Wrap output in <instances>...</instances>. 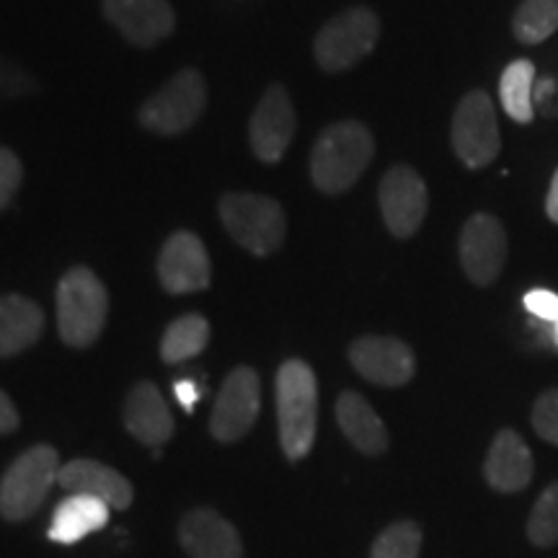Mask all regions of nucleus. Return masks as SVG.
<instances>
[{
	"instance_id": "f257e3e1",
	"label": "nucleus",
	"mask_w": 558,
	"mask_h": 558,
	"mask_svg": "<svg viewBox=\"0 0 558 558\" xmlns=\"http://www.w3.org/2000/svg\"><path fill=\"white\" fill-rule=\"evenodd\" d=\"M375 156V140L360 122H339L320 132L311 153V179L324 194H341L357 184Z\"/></svg>"
},
{
	"instance_id": "f03ea898",
	"label": "nucleus",
	"mask_w": 558,
	"mask_h": 558,
	"mask_svg": "<svg viewBox=\"0 0 558 558\" xmlns=\"http://www.w3.org/2000/svg\"><path fill=\"white\" fill-rule=\"evenodd\" d=\"M277 418L288 458L308 456L318 427V383L308 362L288 360L277 369Z\"/></svg>"
},
{
	"instance_id": "7ed1b4c3",
	"label": "nucleus",
	"mask_w": 558,
	"mask_h": 558,
	"mask_svg": "<svg viewBox=\"0 0 558 558\" xmlns=\"http://www.w3.org/2000/svg\"><path fill=\"white\" fill-rule=\"evenodd\" d=\"M109 295L88 267L70 269L58 284V329L68 347L86 349L101 337Z\"/></svg>"
},
{
	"instance_id": "20e7f679",
	"label": "nucleus",
	"mask_w": 558,
	"mask_h": 558,
	"mask_svg": "<svg viewBox=\"0 0 558 558\" xmlns=\"http://www.w3.org/2000/svg\"><path fill=\"white\" fill-rule=\"evenodd\" d=\"M222 226L235 243L256 256H269L282 246L288 233L284 209L277 199L264 194L230 192L220 199Z\"/></svg>"
},
{
	"instance_id": "39448f33",
	"label": "nucleus",
	"mask_w": 558,
	"mask_h": 558,
	"mask_svg": "<svg viewBox=\"0 0 558 558\" xmlns=\"http://www.w3.org/2000/svg\"><path fill=\"white\" fill-rule=\"evenodd\" d=\"M60 456L50 445H34L13 460L0 481V514L9 522L32 518L60 473Z\"/></svg>"
},
{
	"instance_id": "423d86ee",
	"label": "nucleus",
	"mask_w": 558,
	"mask_h": 558,
	"mask_svg": "<svg viewBox=\"0 0 558 558\" xmlns=\"http://www.w3.org/2000/svg\"><path fill=\"white\" fill-rule=\"evenodd\" d=\"M378 39L380 19L375 16V11L357 5V9L341 11L318 32L313 52L326 73H341L365 60L375 50Z\"/></svg>"
},
{
	"instance_id": "0eeeda50",
	"label": "nucleus",
	"mask_w": 558,
	"mask_h": 558,
	"mask_svg": "<svg viewBox=\"0 0 558 558\" xmlns=\"http://www.w3.org/2000/svg\"><path fill=\"white\" fill-rule=\"evenodd\" d=\"M207 86L197 70H181L140 109V122L156 135H181L205 111Z\"/></svg>"
},
{
	"instance_id": "6e6552de",
	"label": "nucleus",
	"mask_w": 558,
	"mask_h": 558,
	"mask_svg": "<svg viewBox=\"0 0 558 558\" xmlns=\"http://www.w3.org/2000/svg\"><path fill=\"white\" fill-rule=\"evenodd\" d=\"M450 135L456 156L469 169H484L499 156V122L492 96L486 90H471L460 99L456 114H452Z\"/></svg>"
},
{
	"instance_id": "1a4fd4ad",
	"label": "nucleus",
	"mask_w": 558,
	"mask_h": 558,
	"mask_svg": "<svg viewBox=\"0 0 558 558\" xmlns=\"http://www.w3.org/2000/svg\"><path fill=\"white\" fill-rule=\"evenodd\" d=\"M460 267L478 288L497 282L507 262V233L494 215L478 213L465 220L458 241Z\"/></svg>"
},
{
	"instance_id": "9d476101",
	"label": "nucleus",
	"mask_w": 558,
	"mask_h": 558,
	"mask_svg": "<svg viewBox=\"0 0 558 558\" xmlns=\"http://www.w3.org/2000/svg\"><path fill=\"white\" fill-rule=\"evenodd\" d=\"M259 407V375L251 367H235L222 383L218 401H215L209 432L220 442H235L254 427Z\"/></svg>"
},
{
	"instance_id": "9b49d317",
	"label": "nucleus",
	"mask_w": 558,
	"mask_h": 558,
	"mask_svg": "<svg viewBox=\"0 0 558 558\" xmlns=\"http://www.w3.org/2000/svg\"><path fill=\"white\" fill-rule=\"evenodd\" d=\"M378 199L386 228L396 239H411L427 218V184L409 166H393L383 177Z\"/></svg>"
},
{
	"instance_id": "f8f14e48",
	"label": "nucleus",
	"mask_w": 558,
	"mask_h": 558,
	"mask_svg": "<svg viewBox=\"0 0 558 558\" xmlns=\"http://www.w3.org/2000/svg\"><path fill=\"white\" fill-rule=\"evenodd\" d=\"M349 362L362 378L386 388L407 386L416 373L414 352L396 337H360L349 347Z\"/></svg>"
},
{
	"instance_id": "ddd939ff",
	"label": "nucleus",
	"mask_w": 558,
	"mask_h": 558,
	"mask_svg": "<svg viewBox=\"0 0 558 558\" xmlns=\"http://www.w3.org/2000/svg\"><path fill=\"white\" fill-rule=\"evenodd\" d=\"M295 135V107L284 86H269L251 117V148L264 163H277Z\"/></svg>"
},
{
	"instance_id": "4468645a",
	"label": "nucleus",
	"mask_w": 558,
	"mask_h": 558,
	"mask_svg": "<svg viewBox=\"0 0 558 558\" xmlns=\"http://www.w3.org/2000/svg\"><path fill=\"white\" fill-rule=\"evenodd\" d=\"M160 284L173 295L199 292L209 284V256L192 230H179L166 241L158 256Z\"/></svg>"
},
{
	"instance_id": "2eb2a0df",
	"label": "nucleus",
	"mask_w": 558,
	"mask_h": 558,
	"mask_svg": "<svg viewBox=\"0 0 558 558\" xmlns=\"http://www.w3.org/2000/svg\"><path fill=\"white\" fill-rule=\"evenodd\" d=\"M104 13L137 47L158 45L177 24L169 0H104Z\"/></svg>"
},
{
	"instance_id": "dca6fc26",
	"label": "nucleus",
	"mask_w": 558,
	"mask_h": 558,
	"mask_svg": "<svg viewBox=\"0 0 558 558\" xmlns=\"http://www.w3.org/2000/svg\"><path fill=\"white\" fill-rule=\"evenodd\" d=\"M179 541L192 558H243L241 535L215 509H192L179 525Z\"/></svg>"
},
{
	"instance_id": "f3484780",
	"label": "nucleus",
	"mask_w": 558,
	"mask_h": 558,
	"mask_svg": "<svg viewBox=\"0 0 558 558\" xmlns=\"http://www.w3.org/2000/svg\"><path fill=\"white\" fill-rule=\"evenodd\" d=\"M58 484L70 494L99 499L109 509H128L135 497L130 481L99 460H70L60 469Z\"/></svg>"
},
{
	"instance_id": "a211bd4d",
	"label": "nucleus",
	"mask_w": 558,
	"mask_h": 558,
	"mask_svg": "<svg viewBox=\"0 0 558 558\" xmlns=\"http://www.w3.org/2000/svg\"><path fill=\"white\" fill-rule=\"evenodd\" d=\"M533 452L514 429H501L494 437L484 463V478L501 494L522 492L533 481Z\"/></svg>"
},
{
	"instance_id": "6ab92c4d",
	"label": "nucleus",
	"mask_w": 558,
	"mask_h": 558,
	"mask_svg": "<svg viewBox=\"0 0 558 558\" xmlns=\"http://www.w3.org/2000/svg\"><path fill=\"white\" fill-rule=\"evenodd\" d=\"M124 424L135 439L148 448H160L173 435V416L153 383H137L124 401Z\"/></svg>"
},
{
	"instance_id": "aec40b11",
	"label": "nucleus",
	"mask_w": 558,
	"mask_h": 558,
	"mask_svg": "<svg viewBox=\"0 0 558 558\" xmlns=\"http://www.w3.org/2000/svg\"><path fill=\"white\" fill-rule=\"evenodd\" d=\"M337 422L349 442L365 456H380L388 448V429L369 403L354 390H344L337 399Z\"/></svg>"
},
{
	"instance_id": "412c9836",
	"label": "nucleus",
	"mask_w": 558,
	"mask_h": 558,
	"mask_svg": "<svg viewBox=\"0 0 558 558\" xmlns=\"http://www.w3.org/2000/svg\"><path fill=\"white\" fill-rule=\"evenodd\" d=\"M45 331V313L24 295H0V357L24 352Z\"/></svg>"
},
{
	"instance_id": "4be33fe9",
	"label": "nucleus",
	"mask_w": 558,
	"mask_h": 558,
	"mask_svg": "<svg viewBox=\"0 0 558 558\" xmlns=\"http://www.w3.org/2000/svg\"><path fill=\"white\" fill-rule=\"evenodd\" d=\"M109 507L94 497H81V494H70L62 499L50 525V538L62 546H73L107 525Z\"/></svg>"
},
{
	"instance_id": "5701e85b",
	"label": "nucleus",
	"mask_w": 558,
	"mask_h": 558,
	"mask_svg": "<svg viewBox=\"0 0 558 558\" xmlns=\"http://www.w3.org/2000/svg\"><path fill=\"white\" fill-rule=\"evenodd\" d=\"M533 83H535V65L530 60L509 62L499 83V101L501 109L507 111L509 120L530 124L535 117L533 107Z\"/></svg>"
},
{
	"instance_id": "b1692460",
	"label": "nucleus",
	"mask_w": 558,
	"mask_h": 558,
	"mask_svg": "<svg viewBox=\"0 0 558 558\" xmlns=\"http://www.w3.org/2000/svg\"><path fill=\"white\" fill-rule=\"evenodd\" d=\"M209 341V324L199 313H186L173 320L160 341V357L169 365H179L205 352Z\"/></svg>"
},
{
	"instance_id": "393cba45",
	"label": "nucleus",
	"mask_w": 558,
	"mask_h": 558,
	"mask_svg": "<svg viewBox=\"0 0 558 558\" xmlns=\"http://www.w3.org/2000/svg\"><path fill=\"white\" fill-rule=\"evenodd\" d=\"M514 39L541 45L558 32V0H522L512 19Z\"/></svg>"
},
{
	"instance_id": "a878e982",
	"label": "nucleus",
	"mask_w": 558,
	"mask_h": 558,
	"mask_svg": "<svg viewBox=\"0 0 558 558\" xmlns=\"http://www.w3.org/2000/svg\"><path fill=\"white\" fill-rule=\"evenodd\" d=\"M527 541L538 548L558 543V481L543 488L527 520Z\"/></svg>"
},
{
	"instance_id": "bb28decb",
	"label": "nucleus",
	"mask_w": 558,
	"mask_h": 558,
	"mask_svg": "<svg viewBox=\"0 0 558 558\" xmlns=\"http://www.w3.org/2000/svg\"><path fill=\"white\" fill-rule=\"evenodd\" d=\"M418 550H422V527L403 520L383 530L373 543L369 558H418Z\"/></svg>"
},
{
	"instance_id": "cd10ccee",
	"label": "nucleus",
	"mask_w": 558,
	"mask_h": 558,
	"mask_svg": "<svg viewBox=\"0 0 558 558\" xmlns=\"http://www.w3.org/2000/svg\"><path fill=\"white\" fill-rule=\"evenodd\" d=\"M533 427L538 435L550 445H558V388L546 390L533 407V416H530Z\"/></svg>"
},
{
	"instance_id": "c85d7f7f",
	"label": "nucleus",
	"mask_w": 558,
	"mask_h": 558,
	"mask_svg": "<svg viewBox=\"0 0 558 558\" xmlns=\"http://www.w3.org/2000/svg\"><path fill=\"white\" fill-rule=\"evenodd\" d=\"M24 169H21V160L13 150L0 148V209L9 207V202L16 194Z\"/></svg>"
},
{
	"instance_id": "c756f323",
	"label": "nucleus",
	"mask_w": 558,
	"mask_h": 558,
	"mask_svg": "<svg viewBox=\"0 0 558 558\" xmlns=\"http://www.w3.org/2000/svg\"><path fill=\"white\" fill-rule=\"evenodd\" d=\"M525 308L530 316L554 324L558 318V295L550 290H533L525 295Z\"/></svg>"
},
{
	"instance_id": "7c9ffc66",
	"label": "nucleus",
	"mask_w": 558,
	"mask_h": 558,
	"mask_svg": "<svg viewBox=\"0 0 558 558\" xmlns=\"http://www.w3.org/2000/svg\"><path fill=\"white\" fill-rule=\"evenodd\" d=\"M173 393H177L179 403L184 407V411H190V414H192L194 403L202 399V388L194 380H177L173 383Z\"/></svg>"
},
{
	"instance_id": "2f4dec72",
	"label": "nucleus",
	"mask_w": 558,
	"mask_h": 558,
	"mask_svg": "<svg viewBox=\"0 0 558 558\" xmlns=\"http://www.w3.org/2000/svg\"><path fill=\"white\" fill-rule=\"evenodd\" d=\"M19 429V411L9 396L0 390V435H11Z\"/></svg>"
},
{
	"instance_id": "473e14b6",
	"label": "nucleus",
	"mask_w": 558,
	"mask_h": 558,
	"mask_svg": "<svg viewBox=\"0 0 558 558\" xmlns=\"http://www.w3.org/2000/svg\"><path fill=\"white\" fill-rule=\"evenodd\" d=\"M546 213H548L550 222H556L558 226V171L554 173V179H550V190L546 197Z\"/></svg>"
},
{
	"instance_id": "72a5a7b5",
	"label": "nucleus",
	"mask_w": 558,
	"mask_h": 558,
	"mask_svg": "<svg viewBox=\"0 0 558 558\" xmlns=\"http://www.w3.org/2000/svg\"><path fill=\"white\" fill-rule=\"evenodd\" d=\"M550 329H554V341H556V347H558V318L554 320V324H550Z\"/></svg>"
}]
</instances>
